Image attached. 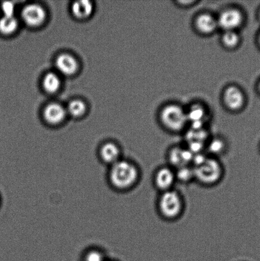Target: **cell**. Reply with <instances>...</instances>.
Wrapping results in <instances>:
<instances>
[{"label":"cell","mask_w":260,"mask_h":261,"mask_svg":"<svg viewBox=\"0 0 260 261\" xmlns=\"http://www.w3.org/2000/svg\"><path fill=\"white\" fill-rule=\"evenodd\" d=\"M192 165L195 180L201 185L213 186L218 184L223 176L222 165L217 158L203 153L193 156Z\"/></svg>","instance_id":"obj_1"},{"label":"cell","mask_w":260,"mask_h":261,"mask_svg":"<svg viewBox=\"0 0 260 261\" xmlns=\"http://www.w3.org/2000/svg\"><path fill=\"white\" fill-rule=\"evenodd\" d=\"M140 176L139 168L131 161L121 160L111 166L109 180L119 191H127L136 185Z\"/></svg>","instance_id":"obj_2"},{"label":"cell","mask_w":260,"mask_h":261,"mask_svg":"<svg viewBox=\"0 0 260 261\" xmlns=\"http://www.w3.org/2000/svg\"><path fill=\"white\" fill-rule=\"evenodd\" d=\"M157 209L163 218L174 221L182 214L184 201L182 195L173 189L161 193L158 199Z\"/></svg>","instance_id":"obj_3"},{"label":"cell","mask_w":260,"mask_h":261,"mask_svg":"<svg viewBox=\"0 0 260 261\" xmlns=\"http://www.w3.org/2000/svg\"><path fill=\"white\" fill-rule=\"evenodd\" d=\"M160 117L164 126L174 132L183 129L188 121L187 114L177 105L165 107L160 114Z\"/></svg>","instance_id":"obj_4"},{"label":"cell","mask_w":260,"mask_h":261,"mask_svg":"<svg viewBox=\"0 0 260 261\" xmlns=\"http://www.w3.org/2000/svg\"><path fill=\"white\" fill-rule=\"evenodd\" d=\"M177 181L175 170L169 166H162L155 171L154 185L161 193L173 189Z\"/></svg>","instance_id":"obj_5"},{"label":"cell","mask_w":260,"mask_h":261,"mask_svg":"<svg viewBox=\"0 0 260 261\" xmlns=\"http://www.w3.org/2000/svg\"><path fill=\"white\" fill-rule=\"evenodd\" d=\"M193 153L187 147H175L168 152L169 166L177 170L183 166L192 165Z\"/></svg>","instance_id":"obj_6"},{"label":"cell","mask_w":260,"mask_h":261,"mask_svg":"<svg viewBox=\"0 0 260 261\" xmlns=\"http://www.w3.org/2000/svg\"><path fill=\"white\" fill-rule=\"evenodd\" d=\"M21 15L24 22L33 27L42 24L46 18L45 10L40 5L36 4H30L25 7Z\"/></svg>","instance_id":"obj_7"},{"label":"cell","mask_w":260,"mask_h":261,"mask_svg":"<svg viewBox=\"0 0 260 261\" xmlns=\"http://www.w3.org/2000/svg\"><path fill=\"white\" fill-rule=\"evenodd\" d=\"M218 25L227 31H235L243 22V15L238 10L231 9L223 11L217 20Z\"/></svg>","instance_id":"obj_8"},{"label":"cell","mask_w":260,"mask_h":261,"mask_svg":"<svg viewBox=\"0 0 260 261\" xmlns=\"http://www.w3.org/2000/svg\"><path fill=\"white\" fill-rule=\"evenodd\" d=\"M224 101L228 108L237 111L243 107L244 98L243 92L236 86H229L224 93Z\"/></svg>","instance_id":"obj_9"},{"label":"cell","mask_w":260,"mask_h":261,"mask_svg":"<svg viewBox=\"0 0 260 261\" xmlns=\"http://www.w3.org/2000/svg\"><path fill=\"white\" fill-rule=\"evenodd\" d=\"M121 150L115 143H104L99 150V155L103 163L110 166L121 160Z\"/></svg>","instance_id":"obj_10"},{"label":"cell","mask_w":260,"mask_h":261,"mask_svg":"<svg viewBox=\"0 0 260 261\" xmlns=\"http://www.w3.org/2000/svg\"><path fill=\"white\" fill-rule=\"evenodd\" d=\"M55 66L61 73L65 75H72L78 69V63L72 56L63 54L59 56L55 61Z\"/></svg>","instance_id":"obj_11"},{"label":"cell","mask_w":260,"mask_h":261,"mask_svg":"<svg viewBox=\"0 0 260 261\" xmlns=\"http://www.w3.org/2000/svg\"><path fill=\"white\" fill-rule=\"evenodd\" d=\"M66 112L62 106L59 103H50L45 109L43 115L48 123L57 124L65 118Z\"/></svg>","instance_id":"obj_12"},{"label":"cell","mask_w":260,"mask_h":261,"mask_svg":"<svg viewBox=\"0 0 260 261\" xmlns=\"http://www.w3.org/2000/svg\"><path fill=\"white\" fill-rule=\"evenodd\" d=\"M195 24L201 33L209 34L216 30L218 27V22L212 15L203 14L197 17Z\"/></svg>","instance_id":"obj_13"},{"label":"cell","mask_w":260,"mask_h":261,"mask_svg":"<svg viewBox=\"0 0 260 261\" xmlns=\"http://www.w3.org/2000/svg\"><path fill=\"white\" fill-rule=\"evenodd\" d=\"M93 5L89 1L75 2L72 5V12L75 17L79 19H85L93 12Z\"/></svg>","instance_id":"obj_14"},{"label":"cell","mask_w":260,"mask_h":261,"mask_svg":"<svg viewBox=\"0 0 260 261\" xmlns=\"http://www.w3.org/2000/svg\"><path fill=\"white\" fill-rule=\"evenodd\" d=\"M43 88L48 93H54L61 86V81L56 74L48 73L43 81Z\"/></svg>","instance_id":"obj_15"},{"label":"cell","mask_w":260,"mask_h":261,"mask_svg":"<svg viewBox=\"0 0 260 261\" xmlns=\"http://www.w3.org/2000/svg\"><path fill=\"white\" fill-rule=\"evenodd\" d=\"M18 27L17 20L14 16H4L0 19V33L5 35L12 34Z\"/></svg>","instance_id":"obj_16"},{"label":"cell","mask_w":260,"mask_h":261,"mask_svg":"<svg viewBox=\"0 0 260 261\" xmlns=\"http://www.w3.org/2000/svg\"><path fill=\"white\" fill-rule=\"evenodd\" d=\"M175 170L177 181L187 184L195 180L194 171H193L192 165L183 166Z\"/></svg>","instance_id":"obj_17"},{"label":"cell","mask_w":260,"mask_h":261,"mask_svg":"<svg viewBox=\"0 0 260 261\" xmlns=\"http://www.w3.org/2000/svg\"><path fill=\"white\" fill-rule=\"evenodd\" d=\"M188 121L192 122L204 121L206 116V111L200 105H193L187 114Z\"/></svg>","instance_id":"obj_18"},{"label":"cell","mask_w":260,"mask_h":261,"mask_svg":"<svg viewBox=\"0 0 260 261\" xmlns=\"http://www.w3.org/2000/svg\"><path fill=\"white\" fill-rule=\"evenodd\" d=\"M208 149L211 153L210 156L216 158V155L222 154L225 152V143L220 138H215L209 143Z\"/></svg>","instance_id":"obj_19"},{"label":"cell","mask_w":260,"mask_h":261,"mask_svg":"<svg viewBox=\"0 0 260 261\" xmlns=\"http://www.w3.org/2000/svg\"><path fill=\"white\" fill-rule=\"evenodd\" d=\"M67 111L69 114L73 117H80L85 113L86 106L83 101L73 100L69 103Z\"/></svg>","instance_id":"obj_20"},{"label":"cell","mask_w":260,"mask_h":261,"mask_svg":"<svg viewBox=\"0 0 260 261\" xmlns=\"http://www.w3.org/2000/svg\"><path fill=\"white\" fill-rule=\"evenodd\" d=\"M187 140L189 142H202L205 143L208 137V133L205 130L192 129L187 134Z\"/></svg>","instance_id":"obj_21"},{"label":"cell","mask_w":260,"mask_h":261,"mask_svg":"<svg viewBox=\"0 0 260 261\" xmlns=\"http://www.w3.org/2000/svg\"><path fill=\"white\" fill-rule=\"evenodd\" d=\"M222 40L224 45L230 48L236 47L239 42V35L235 31L225 32L223 36Z\"/></svg>","instance_id":"obj_22"},{"label":"cell","mask_w":260,"mask_h":261,"mask_svg":"<svg viewBox=\"0 0 260 261\" xmlns=\"http://www.w3.org/2000/svg\"><path fill=\"white\" fill-rule=\"evenodd\" d=\"M84 261H104V256L98 250H89L84 257Z\"/></svg>","instance_id":"obj_23"},{"label":"cell","mask_w":260,"mask_h":261,"mask_svg":"<svg viewBox=\"0 0 260 261\" xmlns=\"http://www.w3.org/2000/svg\"><path fill=\"white\" fill-rule=\"evenodd\" d=\"M3 12L4 13V16H14V5L12 2H5L2 5Z\"/></svg>","instance_id":"obj_24"},{"label":"cell","mask_w":260,"mask_h":261,"mask_svg":"<svg viewBox=\"0 0 260 261\" xmlns=\"http://www.w3.org/2000/svg\"><path fill=\"white\" fill-rule=\"evenodd\" d=\"M259 89H260V85H259Z\"/></svg>","instance_id":"obj_25"},{"label":"cell","mask_w":260,"mask_h":261,"mask_svg":"<svg viewBox=\"0 0 260 261\" xmlns=\"http://www.w3.org/2000/svg\"><path fill=\"white\" fill-rule=\"evenodd\" d=\"M259 40H260V38H259Z\"/></svg>","instance_id":"obj_26"}]
</instances>
